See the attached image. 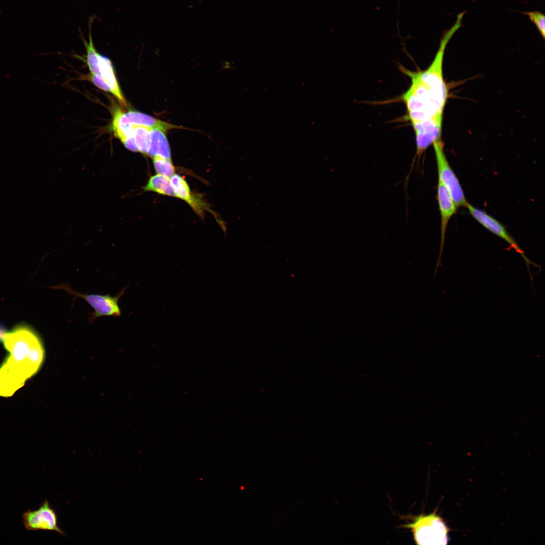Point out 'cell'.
Wrapping results in <instances>:
<instances>
[{"label": "cell", "instance_id": "cell-1", "mask_svg": "<svg viewBox=\"0 0 545 545\" xmlns=\"http://www.w3.org/2000/svg\"><path fill=\"white\" fill-rule=\"evenodd\" d=\"M462 23V18L457 16L453 25L444 31L439 49L428 68L416 72L402 69L403 72L411 79L410 86L402 99L411 124L431 119L442 120L448 96L443 73L445 51Z\"/></svg>", "mask_w": 545, "mask_h": 545}, {"label": "cell", "instance_id": "cell-2", "mask_svg": "<svg viewBox=\"0 0 545 545\" xmlns=\"http://www.w3.org/2000/svg\"><path fill=\"white\" fill-rule=\"evenodd\" d=\"M2 339L9 356L0 366V396L9 397L39 370L44 349L37 333L25 324L17 325Z\"/></svg>", "mask_w": 545, "mask_h": 545}, {"label": "cell", "instance_id": "cell-3", "mask_svg": "<svg viewBox=\"0 0 545 545\" xmlns=\"http://www.w3.org/2000/svg\"><path fill=\"white\" fill-rule=\"evenodd\" d=\"M411 523L402 527L411 529L417 544H447L449 528L442 518L436 514V510L428 515H410Z\"/></svg>", "mask_w": 545, "mask_h": 545}, {"label": "cell", "instance_id": "cell-4", "mask_svg": "<svg viewBox=\"0 0 545 545\" xmlns=\"http://www.w3.org/2000/svg\"><path fill=\"white\" fill-rule=\"evenodd\" d=\"M53 288L66 291L68 294L73 296V302L78 298L85 300L94 311L89 319V322L92 323L99 317H119L121 315V310L119 305V301L124 294L127 287L114 297L108 294L103 295L79 293L71 288L67 283H63Z\"/></svg>", "mask_w": 545, "mask_h": 545}, {"label": "cell", "instance_id": "cell-5", "mask_svg": "<svg viewBox=\"0 0 545 545\" xmlns=\"http://www.w3.org/2000/svg\"><path fill=\"white\" fill-rule=\"evenodd\" d=\"M432 145L435 155L439 180L447 189L457 208L466 207L468 202L457 176L447 160L441 140L435 142Z\"/></svg>", "mask_w": 545, "mask_h": 545}, {"label": "cell", "instance_id": "cell-6", "mask_svg": "<svg viewBox=\"0 0 545 545\" xmlns=\"http://www.w3.org/2000/svg\"><path fill=\"white\" fill-rule=\"evenodd\" d=\"M24 526L28 530L56 531L62 535L64 532L59 527L58 517L48 501L45 500L35 510H28L22 514Z\"/></svg>", "mask_w": 545, "mask_h": 545}, {"label": "cell", "instance_id": "cell-7", "mask_svg": "<svg viewBox=\"0 0 545 545\" xmlns=\"http://www.w3.org/2000/svg\"><path fill=\"white\" fill-rule=\"evenodd\" d=\"M466 208L468 209L469 213L479 224L490 232L506 241L512 248H514L524 259L528 270H530L529 267L530 264L536 266V264L532 263L527 258L523 250L521 249L516 241L500 222L485 211L476 208L469 203L467 204Z\"/></svg>", "mask_w": 545, "mask_h": 545}, {"label": "cell", "instance_id": "cell-8", "mask_svg": "<svg viewBox=\"0 0 545 545\" xmlns=\"http://www.w3.org/2000/svg\"><path fill=\"white\" fill-rule=\"evenodd\" d=\"M437 199L441 215V239L439 255L434 270V277L437 275L438 269L441 265L442 255L448 224L451 217L456 212L458 208L449 192L440 180L438 181V184Z\"/></svg>", "mask_w": 545, "mask_h": 545}, {"label": "cell", "instance_id": "cell-9", "mask_svg": "<svg viewBox=\"0 0 545 545\" xmlns=\"http://www.w3.org/2000/svg\"><path fill=\"white\" fill-rule=\"evenodd\" d=\"M442 124V120L438 119L412 124L415 134L416 156L418 158L429 146L441 140Z\"/></svg>", "mask_w": 545, "mask_h": 545}, {"label": "cell", "instance_id": "cell-10", "mask_svg": "<svg viewBox=\"0 0 545 545\" xmlns=\"http://www.w3.org/2000/svg\"><path fill=\"white\" fill-rule=\"evenodd\" d=\"M113 109V118L123 123L155 128L165 132L171 129L182 128L139 112L129 111L125 113L117 106Z\"/></svg>", "mask_w": 545, "mask_h": 545}, {"label": "cell", "instance_id": "cell-11", "mask_svg": "<svg viewBox=\"0 0 545 545\" xmlns=\"http://www.w3.org/2000/svg\"><path fill=\"white\" fill-rule=\"evenodd\" d=\"M170 182L176 197L185 200L198 214L202 215L206 204L201 198L191 193L189 187L185 179L178 174L171 177Z\"/></svg>", "mask_w": 545, "mask_h": 545}, {"label": "cell", "instance_id": "cell-12", "mask_svg": "<svg viewBox=\"0 0 545 545\" xmlns=\"http://www.w3.org/2000/svg\"><path fill=\"white\" fill-rule=\"evenodd\" d=\"M99 66L101 77L111 88V93L117 97L120 104L127 107V101L118 83L111 60L99 54Z\"/></svg>", "mask_w": 545, "mask_h": 545}, {"label": "cell", "instance_id": "cell-13", "mask_svg": "<svg viewBox=\"0 0 545 545\" xmlns=\"http://www.w3.org/2000/svg\"><path fill=\"white\" fill-rule=\"evenodd\" d=\"M151 157L159 155L171 159V150L165 132L152 128L151 130V142L148 154Z\"/></svg>", "mask_w": 545, "mask_h": 545}, {"label": "cell", "instance_id": "cell-14", "mask_svg": "<svg viewBox=\"0 0 545 545\" xmlns=\"http://www.w3.org/2000/svg\"><path fill=\"white\" fill-rule=\"evenodd\" d=\"M93 18L91 17L89 21V41L88 42L83 37V35H81V38L82 39L84 45L86 50V62L89 67V69L91 73L98 77H101L99 66V54L97 52L92 39L91 36V26Z\"/></svg>", "mask_w": 545, "mask_h": 545}, {"label": "cell", "instance_id": "cell-15", "mask_svg": "<svg viewBox=\"0 0 545 545\" xmlns=\"http://www.w3.org/2000/svg\"><path fill=\"white\" fill-rule=\"evenodd\" d=\"M143 188L145 191L176 197L169 178L160 174H157L151 177Z\"/></svg>", "mask_w": 545, "mask_h": 545}, {"label": "cell", "instance_id": "cell-16", "mask_svg": "<svg viewBox=\"0 0 545 545\" xmlns=\"http://www.w3.org/2000/svg\"><path fill=\"white\" fill-rule=\"evenodd\" d=\"M134 137L138 151L148 154L151 142V128L134 125Z\"/></svg>", "mask_w": 545, "mask_h": 545}, {"label": "cell", "instance_id": "cell-17", "mask_svg": "<svg viewBox=\"0 0 545 545\" xmlns=\"http://www.w3.org/2000/svg\"><path fill=\"white\" fill-rule=\"evenodd\" d=\"M153 162L155 170L158 174L170 178L175 174V168L171 159L156 155L153 157Z\"/></svg>", "mask_w": 545, "mask_h": 545}, {"label": "cell", "instance_id": "cell-18", "mask_svg": "<svg viewBox=\"0 0 545 545\" xmlns=\"http://www.w3.org/2000/svg\"><path fill=\"white\" fill-rule=\"evenodd\" d=\"M523 14L528 16L530 20L535 25L538 32L543 38L545 36V16L538 11L524 12Z\"/></svg>", "mask_w": 545, "mask_h": 545}, {"label": "cell", "instance_id": "cell-19", "mask_svg": "<svg viewBox=\"0 0 545 545\" xmlns=\"http://www.w3.org/2000/svg\"><path fill=\"white\" fill-rule=\"evenodd\" d=\"M90 80L92 83L99 89L111 92V88L104 81L102 78L98 77L91 74L90 75Z\"/></svg>", "mask_w": 545, "mask_h": 545}, {"label": "cell", "instance_id": "cell-20", "mask_svg": "<svg viewBox=\"0 0 545 545\" xmlns=\"http://www.w3.org/2000/svg\"><path fill=\"white\" fill-rule=\"evenodd\" d=\"M122 142L128 149L134 152L138 151L134 137H128Z\"/></svg>", "mask_w": 545, "mask_h": 545}]
</instances>
